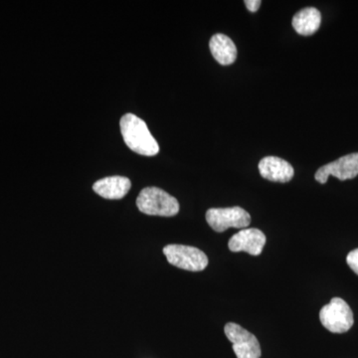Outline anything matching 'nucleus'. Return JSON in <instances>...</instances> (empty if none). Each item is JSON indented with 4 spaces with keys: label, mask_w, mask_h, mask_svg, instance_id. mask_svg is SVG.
I'll return each instance as SVG.
<instances>
[{
    "label": "nucleus",
    "mask_w": 358,
    "mask_h": 358,
    "mask_svg": "<svg viewBox=\"0 0 358 358\" xmlns=\"http://www.w3.org/2000/svg\"><path fill=\"white\" fill-rule=\"evenodd\" d=\"M121 133L124 143L133 152L145 157H155L159 152V145L145 121L134 114L122 115Z\"/></svg>",
    "instance_id": "obj_1"
},
{
    "label": "nucleus",
    "mask_w": 358,
    "mask_h": 358,
    "mask_svg": "<svg viewBox=\"0 0 358 358\" xmlns=\"http://www.w3.org/2000/svg\"><path fill=\"white\" fill-rule=\"evenodd\" d=\"M136 206L143 213L162 217H173L179 212L178 199L159 187L143 188L136 199Z\"/></svg>",
    "instance_id": "obj_2"
},
{
    "label": "nucleus",
    "mask_w": 358,
    "mask_h": 358,
    "mask_svg": "<svg viewBox=\"0 0 358 358\" xmlns=\"http://www.w3.org/2000/svg\"><path fill=\"white\" fill-rule=\"evenodd\" d=\"M320 320L322 326L334 334L346 333L355 324L352 308L341 298H334L320 310Z\"/></svg>",
    "instance_id": "obj_3"
},
{
    "label": "nucleus",
    "mask_w": 358,
    "mask_h": 358,
    "mask_svg": "<svg viewBox=\"0 0 358 358\" xmlns=\"http://www.w3.org/2000/svg\"><path fill=\"white\" fill-rule=\"evenodd\" d=\"M164 254L171 265L190 272H200L208 266V258L204 252L195 247L167 245L164 248Z\"/></svg>",
    "instance_id": "obj_4"
},
{
    "label": "nucleus",
    "mask_w": 358,
    "mask_h": 358,
    "mask_svg": "<svg viewBox=\"0 0 358 358\" xmlns=\"http://www.w3.org/2000/svg\"><path fill=\"white\" fill-rule=\"evenodd\" d=\"M206 221L209 226L221 233L228 228H246L251 223V216L248 212L239 206L229 208H211L206 212Z\"/></svg>",
    "instance_id": "obj_5"
},
{
    "label": "nucleus",
    "mask_w": 358,
    "mask_h": 358,
    "mask_svg": "<svg viewBox=\"0 0 358 358\" xmlns=\"http://www.w3.org/2000/svg\"><path fill=\"white\" fill-rule=\"evenodd\" d=\"M226 336L233 345L237 358H260L261 345L254 334L234 322H228L224 327Z\"/></svg>",
    "instance_id": "obj_6"
},
{
    "label": "nucleus",
    "mask_w": 358,
    "mask_h": 358,
    "mask_svg": "<svg viewBox=\"0 0 358 358\" xmlns=\"http://www.w3.org/2000/svg\"><path fill=\"white\" fill-rule=\"evenodd\" d=\"M333 176L339 180L353 179L358 176V154H350L336 159V162L320 167L315 173V178L317 182L324 185Z\"/></svg>",
    "instance_id": "obj_7"
},
{
    "label": "nucleus",
    "mask_w": 358,
    "mask_h": 358,
    "mask_svg": "<svg viewBox=\"0 0 358 358\" xmlns=\"http://www.w3.org/2000/svg\"><path fill=\"white\" fill-rule=\"evenodd\" d=\"M266 244V236L262 231L257 228L242 229L229 240L228 247L231 251L246 252L252 256H259Z\"/></svg>",
    "instance_id": "obj_8"
},
{
    "label": "nucleus",
    "mask_w": 358,
    "mask_h": 358,
    "mask_svg": "<svg viewBox=\"0 0 358 358\" xmlns=\"http://www.w3.org/2000/svg\"><path fill=\"white\" fill-rule=\"evenodd\" d=\"M258 167L262 178L274 182H289L294 176V167L281 157H264Z\"/></svg>",
    "instance_id": "obj_9"
},
{
    "label": "nucleus",
    "mask_w": 358,
    "mask_h": 358,
    "mask_svg": "<svg viewBox=\"0 0 358 358\" xmlns=\"http://www.w3.org/2000/svg\"><path fill=\"white\" fill-rule=\"evenodd\" d=\"M131 187V180L119 176L100 179L93 185L94 192L106 199H124Z\"/></svg>",
    "instance_id": "obj_10"
},
{
    "label": "nucleus",
    "mask_w": 358,
    "mask_h": 358,
    "mask_svg": "<svg viewBox=\"0 0 358 358\" xmlns=\"http://www.w3.org/2000/svg\"><path fill=\"white\" fill-rule=\"evenodd\" d=\"M212 56L223 66L233 64L237 58V48L234 42L224 34H215L209 42Z\"/></svg>",
    "instance_id": "obj_11"
},
{
    "label": "nucleus",
    "mask_w": 358,
    "mask_h": 358,
    "mask_svg": "<svg viewBox=\"0 0 358 358\" xmlns=\"http://www.w3.org/2000/svg\"><path fill=\"white\" fill-rule=\"evenodd\" d=\"M322 15L315 7L301 9L293 17V27L296 33L303 36H310L319 30Z\"/></svg>",
    "instance_id": "obj_12"
},
{
    "label": "nucleus",
    "mask_w": 358,
    "mask_h": 358,
    "mask_svg": "<svg viewBox=\"0 0 358 358\" xmlns=\"http://www.w3.org/2000/svg\"><path fill=\"white\" fill-rule=\"evenodd\" d=\"M346 262H348V265L350 266L353 272L358 275V249L350 252L348 258H346Z\"/></svg>",
    "instance_id": "obj_13"
},
{
    "label": "nucleus",
    "mask_w": 358,
    "mask_h": 358,
    "mask_svg": "<svg viewBox=\"0 0 358 358\" xmlns=\"http://www.w3.org/2000/svg\"><path fill=\"white\" fill-rule=\"evenodd\" d=\"M261 3L262 2L260 0H246L245 4H246L247 9L250 13H257L258 9L260 8Z\"/></svg>",
    "instance_id": "obj_14"
}]
</instances>
